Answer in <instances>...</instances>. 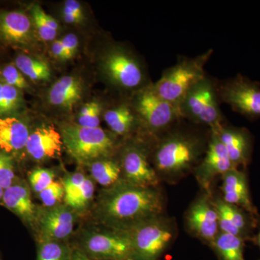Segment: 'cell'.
<instances>
[{
    "label": "cell",
    "mask_w": 260,
    "mask_h": 260,
    "mask_svg": "<svg viewBox=\"0 0 260 260\" xmlns=\"http://www.w3.org/2000/svg\"><path fill=\"white\" fill-rule=\"evenodd\" d=\"M164 204L158 186H136L121 179L102 191L94 215L107 229L128 232L145 220L162 215Z\"/></svg>",
    "instance_id": "6da1fadb"
},
{
    "label": "cell",
    "mask_w": 260,
    "mask_h": 260,
    "mask_svg": "<svg viewBox=\"0 0 260 260\" xmlns=\"http://www.w3.org/2000/svg\"><path fill=\"white\" fill-rule=\"evenodd\" d=\"M198 126L182 119L154 140L152 164L160 180H179L194 172L206 151L210 135L202 133Z\"/></svg>",
    "instance_id": "7a4b0ae2"
},
{
    "label": "cell",
    "mask_w": 260,
    "mask_h": 260,
    "mask_svg": "<svg viewBox=\"0 0 260 260\" xmlns=\"http://www.w3.org/2000/svg\"><path fill=\"white\" fill-rule=\"evenodd\" d=\"M213 52L209 49L194 57L179 56L177 62L164 70L160 79L153 84L156 93L179 107L188 91L208 75L205 66Z\"/></svg>",
    "instance_id": "3957f363"
},
{
    "label": "cell",
    "mask_w": 260,
    "mask_h": 260,
    "mask_svg": "<svg viewBox=\"0 0 260 260\" xmlns=\"http://www.w3.org/2000/svg\"><path fill=\"white\" fill-rule=\"evenodd\" d=\"M183 119L210 130L225 124L220 107L218 83L207 75L186 93L179 104Z\"/></svg>",
    "instance_id": "277c9868"
},
{
    "label": "cell",
    "mask_w": 260,
    "mask_h": 260,
    "mask_svg": "<svg viewBox=\"0 0 260 260\" xmlns=\"http://www.w3.org/2000/svg\"><path fill=\"white\" fill-rule=\"evenodd\" d=\"M60 133L68 153L80 164L90 165L96 160L112 158L115 152V140L101 127L66 124Z\"/></svg>",
    "instance_id": "5b68a950"
},
{
    "label": "cell",
    "mask_w": 260,
    "mask_h": 260,
    "mask_svg": "<svg viewBox=\"0 0 260 260\" xmlns=\"http://www.w3.org/2000/svg\"><path fill=\"white\" fill-rule=\"evenodd\" d=\"M133 248V260H159L177 234L175 223L162 215L128 231Z\"/></svg>",
    "instance_id": "8992f818"
},
{
    "label": "cell",
    "mask_w": 260,
    "mask_h": 260,
    "mask_svg": "<svg viewBox=\"0 0 260 260\" xmlns=\"http://www.w3.org/2000/svg\"><path fill=\"white\" fill-rule=\"evenodd\" d=\"M153 84L137 93L133 108L149 134L155 139L183 118L179 107L160 97Z\"/></svg>",
    "instance_id": "52a82bcc"
},
{
    "label": "cell",
    "mask_w": 260,
    "mask_h": 260,
    "mask_svg": "<svg viewBox=\"0 0 260 260\" xmlns=\"http://www.w3.org/2000/svg\"><path fill=\"white\" fill-rule=\"evenodd\" d=\"M92 260H133V248L128 232L90 230L84 233L79 247Z\"/></svg>",
    "instance_id": "ba28073f"
},
{
    "label": "cell",
    "mask_w": 260,
    "mask_h": 260,
    "mask_svg": "<svg viewBox=\"0 0 260 260\" xmlns=\"http://www.w3.org/2000/svg\"><path fill=\"white\" fill-rule=\"evenodd\" d=\"M220 102L251 121L260 119V83L241 74L218 83Z\"/></svg>",
    "instance_id": "9c48e42d"
},
{
    "label": "cell",
    "mask_w": 260,
    "mask_h": 260,
    "mask_svg": "<svg viewBox=\"0 0 260 260\" xmlns=\"http://www.w3.org/2000/svg\"><path fill=\"white\" fill-rule=\"evenodd\" d=\"M104 71L111 83L124 90L140 88L145 81V73L140 61L121 47H113L103 60Z\"/></svg>",
    "instance_id": "30bf717a"
},
{
    "label": "cell",
    "mask_w": 260,
    "mask_h": 260,
    "mask_svg": "<svg viewBox=\"0 0 260 260\" xmlns=\"http://www.w3.org/2000/svg\"><path fill=\"white\" fill-rule=\"evenodd\" d=\"M185 225L191 235L210 246L220 233L212 192L202 191L185 214Z\"/></svg>",
    "instance_id": "8fae6325"
},
{
    "label": "cell",
    "mask_w": 260,
    "mask_h": 260,
    "mask_svg": "<svg viewBox=\"0 0 260 260\" xmlns=\"http://www.w3.org/2000/svg\"><path fill=\"white\" fill-rule=\"evenodd\" d=\"M148 148L145 145H126L121 153L122 179L134 185L157 187L160 179L150 161Z\"/></svg>",
    "instance_id": "7c38bea8"
},
{
    "label": "cell",
    "mask_w": 260,
    "mask_h": 260,
    "mask_svg": "<svg viewBox=\"0 0 260 260\" xmlns=\"http://www.w3.org/2000/svg\"><path fill=\"white\" fill-rule=\"evenodd\" d=\"M237 169L229 158L218 135L210 130L209 141L203 159L194 170L195 177L203 191L212 192L211 184L215 177Z\"/></svg>",
    "instance_id": "4fadbf2b"
},
{
    "label": "cell",
    "mask_w": 260,
    "mask_h": 260,
    "mask_svg": "<svg viewBox=\"0 0 260 260\" xmlns=\"http://www.w3.org/2000/svg\"><path fill=\"white\" fill-rule=\"evenodd\" d=\"M213 202L218 213L220 232L242 238L246 242H253L254 230L257 228L259 217L225 203L220 197L215 198L213 196Z\"/></svg>",
    "instance_id": "5bb4252c"
},
{
    "label": "cell",
    "mask_w": 260,
    "mask_h": 260,
    "mask_svg": "<svg viewBox=\"0 0 260 260\" xmlns=\"http://www.w3.org/2000/svg\"><path fill=\"white\" fill-rule=\"evenodd\" d=\"M76 213L66 205L51 208H38L37 225L41 239L63 241L71 235L74 229Z\"/></svg>",
    "instance_id": "9a60e30c"
},
{
    "label": "cell",
    "mask_w": 260,
    "mask_h": 260,
    "mask_svg": "<svg viewBox=\"0 0 260 260\" xmlns=\"http://www.w3.org/2000/svg\"><path fill=\"white\" fill-rule=\"evenodd\" d=\"M31 20L20 10H0V41L13 47H30L35 40Z\"/></svg>",
    "instance_id": "2e32d148"
},
{
    "label": "cell",
    "mask_w": 260,
    "mask_h": 260,
    "mask_svg": "<svg viewBox=\"0 0 260 260\" xmlns=\"http://www.w3.org/2000/svg\"><path fill=\"white\" fill-rule=\"evenodd\" d=\"M213 131L225 147L234 167L245 169L251 161L253 150L252 136L249 130L225 124Z\"/></svg>",
    "instance_id": "e0dca14e"
},
{
    "label": "cell",
    "mask_w": 260,
    "mask_h": 260,
    "mask_svg": "<svg viewBox=\"0 0 260 260\" xmlns=\"http://www.w3.org/2000/svg\"><path fill=\"white\" fill-rule=\"evenodd\" d=\"M220 186L222 198L229 204L239 207L255 217H259L253 204L247 174L244 169H233L221 176Z\"/></svg>",
    "instance_id": "ac0fdd59"
},
{
    "label": "cell",
    "mask_w": 260,
    "mask_h": 260,
    "mask_svg": "<svg viewBox=\"0 0 260 260\" xmlns=\"http://www.w3.org/2000/svg\"><path fill=\"white\" fill-rule=\"evenodd\" d=\"M63 141L61 133L52 125L39 126L30 133L25 150L38 161L60 155Z\"/></svg>",
    "instance_id": "d6986e66"
},
{
    "label": "cell",
    "mask_w": 260,
    "mask_h": 260,
    "mask_svg": "<svg viewBox=\"0 0 260 260\" xmlns=\"http://www.w3.org/2000/svg\"><path fill=\"white\" fill-rule=\"evenodd\" d=\"M61 182L64 188V205L75 213L83 212L90 206L95 193L91 178L82 172L69 173Z\"/></svg>",
    "instance_id": "ffe728a7"
},
{
    "label": "cell",
    "mask_w": 260,
    "mask_h": 260,
    "mask_svg": "<svg viewBox=\"0 0 260 260\" xmlns=\"http://www.w3.org/2000/svg\"><path fill=\"white\" fill-rule=\"evenodd\" d=\"M2 203L25 223L35 225L38 208L32 203L30 188L26 183L15 182L5 189Z\"/></svg>",
    "instance_id": "44dd1931"
},
{
    "label": "cell",
    "mask_w": 260,
    "mask_h": 260,
    "mask_svg": "<svg viewBox=\"0 0 260 260\" xmlns=\"http://www.w3.org/2000/svg\"><path fill=\"white\" fill-rule=\"evenodd\" d=\"M30 133L26 124L18 118L0 117V150L10 154L23 150Z\"/></svg>",
    "instance_id": "7402d4cb"
},
{
    "label": "cell",
    "mask_w": 260,
    "mask_h": 260,
    "mask_svg": "<svg viewBox=\"0 0 260 260\" xmlns=\"http://www.w3.org/2000/svg\"><path fill=\"white\" fill-rule=\"evenodd\" d=\"M83 85L75 76L61 77L49 91V102L54 107L70 110L78 104L83 95Z\"/></svg>",
    "instance_id": "603a6c76"
},
{
    "label": "cell",
    "mask_w": 260,
    "mask_h": 260,
    "mask_svg": "<svg viewBox=\"0 0 260 260\" xmlns=\"http://www.w3.org/2000/svg\"><path fill=\"white\" fill-rule=\"evenodd\" d=\"M104 120L114 135L126 136L134 130L139 119L134 108L121 104L107 111Z\"/></svg>",
    "instance_id": "cb8c5ba5"
},
{
    "label": "cell",
    "mask_w": 260,
    "mask_h": 260,
    "mask_svg": "<svg viewBox=\"0 0 260 260\" xmlns=\"http://www.w3.org/2000/svg\"><path fill=\"white\" fill-rule=\"evenodd\" d=\"M246 241L232 234L220 232L210 244L219 260H246Z\"/></svg>",
    "instance_id": "d4e9b609"
},
{
    "label": "cell",
    "mask_w": 260,
    "mask_h": 260,
    "mask_svg": "<svg viewBox=\"0 0 260 260\" xmlns=\"http://www.w3.org/2000/svg\"><path fill=\"white\" fill-rule=\"evenodd\" d=\"M88 166L92 179L104 187L112 186L122 179L120 162L115 159H102Z\"/></svg>",
    "instance_id": "484cf974"
},
{
    "label": "cell",
    "mask_w": 260,
    "mask_h": 260,
    "mask_svg": "<svg viewBox=\"0 0 260 260\" xmlns=\"http://www.w3.org/2000/svg\"><path fill=\"white\" fill-rule=\"evenodd\" d=\"M15 66L32 81H48L51 78V70L49 64L41 59L20 54L15 59Z\"/></svg>",
    "instance_id": "4316f807"
},
{
    "label": "cell",
    "mask_w": 260,
    "mask_h": 260,
    "mask_svg": "<svg viewBox=\"0 0 260 260\" xmlns=\"http://www.w3.org/2000/svg\"><path fill=\"white\" fill-rule=\"evenodd\" d=\"M30 14L35 30L41 39L44 42L54 40L59 30V24L55 19L47 14L39 5H32Z\"/></svg>",
    "instance_id": "83f0119b"
},
{
    "label": "cell",
    "mask_w": 260,
    "mask_h": 260,
    "mask_svg": "<svg viewBox=\"0 0 260 260\" xmlns=\"http://www.w3.org/2000/svg\"><path fill=\"white\" fill-rule=\"evenodd\" d=\"M73 249L63 241L41 239L37 260H70Z\"/></svg>",
    "instance_id": "f1b7e54d"
},
{
    "label": "cell",
    "mask_w": 260,
    "mask_h": 260,
    "mask_svg": "<svg viewBox=\"0 0 260 260\" xmlns=\"http://www.w3.org/2000/svg\"><path fill=\"white\" fill-rule=\"evenodd\" d=\"M20 90L5 83H0V117L8 116L18 110L22 104Z\"/></svg>",
    "instance_id": "f546056e"
},
{
    "label": "cell",
    "mask_w": 260,
    "mask_h": 260,
    "mask_svg": "<svg viewBox=\"0 0 260 260\" xmlns=\"http://www.w3.org/2000/svg\"><path fill=\"white\" fill-rule=\"evenodd\" d=\"M102 107L99 103L91 102L87 103L78 114V124L84 127H100V116Z\"/></svg>",
    "instance_id": "4dcf8cb0"
},
{
    "label": "cell",
    "mask_w": 260,
    "mask_h": 260,
    "mask_svg": "<svg viewBox=\"0 0 260 260\" xmlns=\"http://www.w3.org/2000/svg\"><path fill=\"white\" fill-rule=\"evenodd\" d=\"M55 174L51 169L37 168L29 174L28 179L30 187L37 194L52 184Z\"/></svg>",
    "instance_id": "1f68e13d"
},
{
    "label": "cell",
    "mask_w": 260,
    "mask_h": 260,
    "mask_svg": "<svg viewBox=\"0 0 260 260\" xmlns=\"http://www.w3.org/2000/svg\"><path fill=\"white\" fill-rule=\"evenodd\" d=\"M39 198L45 208H51L59 205L64 198V188L62 182L54 181L42 192L39 193Z\"/></svg>",
    "instance_id": "d6a6232c"
},
{
    "label": "cell",
    "mask_w": 260,
    "mask_h": 260,
    "mask_svg": "<svg viewBox=\"0 0 260 260\" xmlns=\"http://www.w3.org/2000/svg\"><path fill=\"white\" fill-rule=\"evenodd\" d=\"M14 162L12 155L0 150V186L6 189L15 183Z\"/></svg>",
    "instance_id": "836d02e7"
},
{
    "label": "cell",
    "mask_w": 260,
    "mask_h": 260,
    "mask_svg": "<svg viewBox=\"0 0 260 260\" xmlns=\"http://www.w3.org/2000/svg\"><path fill=\"white\" fill-rule=\"evenodd\" d=\"M2 76L5 80L4 83L18 88V90L28 88V82L25 80V76L15 64H10L5 67L2 71Z\"/></svg>",
    "instance_id": "e575fe53"
},
{
    "label": "cell",
    "mask_w": 260,
    "mask_h": 260,
    "mask_svg": "<svg viewBox=\"0 0 260 260\" xmlns=\"http://www.w3.org/2000/svg\"><path fill=\"white\" fill-rule=\"evenodd\" d=\"M63 18L67 23H80L83 20V10L79 2L76 0L65 1Z\"/></svg>",
    "instance_id": "d590c367"
},
{
    "label": "cell",
    "mask_w": 260,
    "mask_h": 260,
    "mask_svg": "<svg viewBox=\"0 0 260 260\" xmlns=\"http://www.w3.org/2000/svg\"><path fill=\"white\" fill-rule=\"evenodd\" d=\"M66 55V60L72 59L78 50L79 41L76 35L73 34H68L61 39Z\"/></svg>",
    "instance_id": "8d00e7d4"
},
{
    "label": "cell",
    "mask_w": 260,
    "mask_h": 260,
    "mask_svg": "<svg viewBox=\"0 0 260 260\" xmlns=\"http://www.w3.org/2000/svg\"><path fill=\"white\" fill-rule=\"evenodd\" d=\"M51 51H52L53 55L57 58V59H61V60H66L65 51L61 39L60 40L55 41L54 42V44H52V47H51Z\"/></svg>",
    "instance_id": "74e56055"
},
{
    "label": "cell",
    "mask_w": 260,
    "mask_h": 260,
    "mask_svg": "<svg viewBox=\"0 0 260 260\" xmlns=\"http://www.w3.org/2000/svg\"><path fill=\"white\" fill-rule=\"evenodd\" d=\"M70 260H92L80 248H73Z\"/></svg>",
    "instance_id": "f35d334b"
},
{
    "label": "cell",
    "mask_w": 260,
    "mask_h": 260,
    "mask_svg": "<svg viewBox=\"0 0 260 260\" xmlns=\"http://www.w3.org/2000/svg\"><path fill=\"white\" fill-rule=\"evenodd\" d=\"M257 228V234H256V235H254V239H253L252 242H254V244H255L260 249V216L259 217V218H258Z\"/></svg>",
    "instance_id": "ab89813d"
},
{
    "label": "cell",
    "mask_w": 260,
    "mask_h": 260,
    "mask_svg": "<svg viewBox=\"0 0 260 260\" xmlns=\"http://www.w3.org/2000/svg\"><path fill=\"white\" fill-rule=\"evenodd\" d=\"M5 189L0 186V203L3 201V194H4Z\"/></svg>",
    "instance_id": "60d3db41"
}]
</instances>
